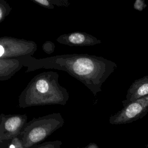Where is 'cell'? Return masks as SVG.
Here are the masks:
<instances>
[{"mask_svg": "<svg viewBox=\"0 0 148 148\" xmlns=\"http://www.w3.org/2000/svg\"><path fill=\"white\" fill-rule=\"evenodd\" d=\"M62 143L61 140H53L44 142L29 148H61Z\"/></svg>", "mask_w": 148, "mask_h": 148, "instance_id": "cell-12", "label": "cell"}, {"mask_svg": "<svg viewBox=\"0 0 148 148\" xmlns=\"http://www.w3.org/2000/svg\"><path fill=\"white\" fill-rule=\"evenodd\" d=\"M37 47V44L32 40L2 36L0 38V59L32 56Z\"/></svg>", "mask_w": 148, "mask_h": 148, "instance_id": "cell-4", "label": "cell"}, {"mask_svg": "<svg viewBox=\"0 0 148 148\" xmlns=\"http://www.w3.org/2000/svg\"><path fill=\"white\" fill-rule=\"evenodd\" d=\"M0 148H25L21 133L11 139L1 140Z\"/></svg>", "mask_w": 148, "mask_h": 148, "instance_id": "cell-10", "label": "cell"}, {"mask_svg": "<svg viewBox=\"0 0 148 148\" xmlns=\"http://www.w3.org/2000/svg\"><path fill=\"white\" fill-rule=\"evenodd\" d=\"M56 40L59 43L69 46H92L101 43V40L84 32H73L58 36Z\"/></svg>", "mask_w": 148, "mask_h": 148, "instance_id": "cell-7", "label": "cell"}, {"mask_svg": "<svg viewBox=\"0 0 148 148\" xmlns=\"http://www.w3.org/2000/svg\"><path fill=\"white\" fill-rule=\"evenodd\" d=\"M27 114H4L0 116V141L19 135L28 122Z\"/></svg>", "mask_w": 148, "mask_h": 148, "instance_id": "cell-6", "label": "cell"}, {"mask_svg": "<svg viewBox=\"0 0 148 148\" xmlns=\"http://www.w3.org/2000/svg\"><path fill=\"white\" fill-rule=\"evenodd\" d=\"M123 108L109 117V123L120 125L132 123L148 113V96L138 100L123 103Z\"/></svg>", "mask_w": 148, "mask_h": 148, "instance_id": "cell-5", "label": "cell"}, {"mask_svg": "<svg viewBox=\"0 0 148 148\" xmlns=\"http://www.w3.org/2000/svg\"><path fill=\"white\" fill-rule=\"evenodd\" d=\"M23 66L20 57L0 59V80L10 79Z\"/></svg>", "mask_w": 148, "mask_h": 148, "instance_id": "cell-9", "label": "cell"}, {"mask_svg": "<svg viewBox=\"0 0 148 148\" xmlns=\"http://www.w3.org/2000/svg\"><path fill=\"white\" fill-rule=\"evenodd\" d=\"M51 3L53 5H56L57 6H68L70 3L67 0H50Z\"/></svg>", "mask_w": 148, "mask_h": 148, "instance_id": "cell-16", "label": "cell"}, {"mask_svg": "<svg viewBox=\"0 0 148 148\" xmlns=\"http://www.w3.org/2000/svg\"><path fill=\"white\" fill-rule=\"evenodd\" d=\"M12 8L5 0H0V23H2L6 16H8Z\"/></svg>", "mask_w": 148, "mask_h": 148, "instance_id": "cell-11", "label": "cell"}, {"mask_svg": "<svg viewBox=\"0 0 148 148\" xmlns=\"http://www.w3.org/2000/svg\"><path fill=\"white\" fill-rule=\"evenodd\" d=\"M64 123L65 120L60 113L34 118L27 122L21 132L25 148L41 143L62 127Z\"/></svg>", "mask_w": 148, "mask_h": 148, "instance_id": "cell-3", "label": "cell"}, {"mask_svg": "<svg viewBox=\"0 0 148 148\" xmlns=\"http://www.w3.org/2000/svg\"><path fill=\"white\" fill-rule=\"evenodd\" d=\"M42 48L43 51L45 53L47 54H51L56 49V45L53 42L50 40H47L43 43Z\"/></svg>", "mask_w": 148, "mask_h": 148, "instance_id": "cell-13", "label": "cell"}, {"mask_svg": "<svg viewBox=\"0 0 148 148\" xmlns=\"http://www.w3.org/2000/svg\"><path fill=\"white\" fill-rule=\"evenodd\" d=\"M148 96V76L136 79L127 90L126 99L122 103H128Z\"/></svg>", "mask_w": 148, "mask_h": 148, "instance_id": "cell-8", "label": "cell"}, {"mask_svg": "<svg viewBox=\"0 0 148 148\" xmlns=\"http://www.w3.org/2000/svg\"><path fill=\"white\" fill-rule=\"evenodd\" d=\"M25 72L40 69H57L67 72L81 82L96 97L102 86L116 69L117 64L101 56L88 54H66L37 59L20 57Z\"/></svg>", "mask_w": 148, "mask_h": 148, "instance_id": "cell-1", "label": "cell"}, {"mask_svg": "<svg viewBox=\"0 0 148 148\" xmlns=\"http://www.w3.org/2000/svg\"><path fill=\"white\" fill-rule=\"evenodd\" d=\"M59 75L54 71H46L35 75L18 97V106L61 105H65L69 98L67 90L58 82Z\"/></svg>", "mask_w": 148, "mask_h": 148, "instance_id": "cell-2", "label": "cell"}, {"mask_svg": "<svg viewBox=\"0 0 148 148\" xmlns=\"http://www.w3.org/2000/svg\"><path fill=\"white\" fill-rule=\"evenodd\" d=\"M31 1L48 9H53L54 8V5H53L51 3L50 0H31Z\"/></svg>", "mask_w": 148, "mask_h": 148, "instance_id": "cell-14", "label": "cell"}, {"mask_svg": "<svg viewBox=\"0 0 148 148\" xmlns=\"http://www.w3.org/2000/svg\"><path fill=\"white\" fill-rule=\"evenodd\" d=\"M147 7L144 0H136L134 3V8L139 12H142Z\"/></svg>", "mask_w": 148, "mask_h": 148, "instance_id": "cell-15", "label": "cell"}, {"mask_svg": "<svg viewBox=\"0 0 148 148\" xmlns=\"http://www.w3.org/2000/svg\"><path fill=\"white\" fill-rule=\"evenodd\" d=\"M82 148H99L98 145H97L94 142H90L86 146L82 147Z\"/></svg>", "mask_w": 148, "mask_h": 148, "instance_id": "cell-17", "label": "cell"}]
</instances>
